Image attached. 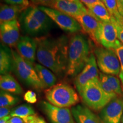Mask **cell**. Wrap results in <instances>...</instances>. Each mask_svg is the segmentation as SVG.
<instances>
[{"label":"cell","mask_w":123,"mask_h":123,"mask_svg":"<svg viewBox=\"0 0 123 123\" xmlns=\"http://www.w3.org/2000/svg\"><path fill=\"white\" fill-rule=\"evenodd\" d=\"M35 39L38 62L57 75L66 73L70 43L68 38L65 35L58 37L42 36Z\"/></svg>","instance_id":"cell-1"},{"label":"cell","mask_w":123,"mask_h":123,"mask_svg":"<svg viewBox=\"0 0 123 123\" xmlns=\"http://www.w3.org/2000/svg\"><path fill=\"white\" fill-rule=\"evenodd\" d=\"M19 22L25 33L34 37L45 34L53 26V21L36 5L29 6L21 13Z\"/></svg>","instance_id":"cell-2"},{"label":"cell","mask_w":123,"mask_h":123,"mask_svg":"<svg viewBox=\"0 0 123 123\" xmlns=\"http://www.w3.org/2000/svg\"><path fill=\"white\" fill-rule=\"evenodd\" d=\"M88 41L82 34L74 35L70 40L66 75L76 76L83 70L91 55Z\"/></svg>","instance_id":"cell-3"},{"label":"cell","mask_w":123,"mask_h":123,"mask_svg":"<svg viewBox=\"0 0 123 123\" xmlns=\"http://www.w3.org/2000/svg\"><path fill=\"white\" fill-rule=\"evenodd\" d=\"M13 55V71L22 82L35 90H44L35 70L34 64L24 59L17 51L12 50Z\"/></svg>","instance_id":"cell-4"},{"label":"cell","mask_w":123,"mask_h":123,"mask_svg":"<svg viewBox=\"0 0 123 123\" xmlns=\"http://www.w3.org/2000/svg\"><path fill=\"white\" fill-rule=\"evenodd\" d=\"M79 94L86 105L96 111L102 110L112 99L116 98L108 94L102 88L99 78L89 81Z\"/></svg>","instance_id":"cell-5"},{"label":"cell","mask_w":123,"mask_h":123,"mask_svg":"<svg viewBox=\"0 0 123 123\" xmlns=\"http://www.w3.org/2000/svg\"><path fill=\"white\" fill-rule=\"evenodd\" d=\"M46 100L53 105L61 108L73 107L78 104L80 98L71 86L65 83L55 84L44 91Z\"/></svg>","instance_id":"cell-6"},{"label":"cell","mask_w":123,"mask_h":123,"mask_svg":"<svg viewBox=\"0 0 123 123\" xmlns=\"http://www.w3.org/2000/svg\"><path fill=\"white\" fill-rule=\"evenodd\" d=\"M97 64L102 73L119 75L120 63L117 55L113 49L97 47L94 50Z\"/></svg>","instance_id":"cell-7"},{"label":"cell","mask_w":123,"mask_h":123,"mask_svg":"<svg viewBox=\"0 0 123 123\" xmlns=\"http://www.w3.org/2000/svg\"><path fill=\"white\" fill-rule=\"evenodd\" d=\"M38 7L64 31L75 33L81 30L80 25L74 18L56 9L45 6Z\"/></svg>","instance_id":"cell-8"},{"label":"cell","mask_w":123,"mask_h":123,"mask_svg":"<svg viewBox=\"0 0 123 123\" xmlns=\"http://www.w3.org/2000/svg\"><path fill=\"white\" fill-rule=\"evenodd\" d=\"M99 78L96 57L91 53L84 67L75 78L74 81L75 87L80 93L89 81Z\"/></svg>","instance_id":"cell-9"},{"label":"cell","mask_w":123,"mask_h":123,"mask_svg":"<svg viewBox=\"0 0 123 123\" xmlns=\"http://www.w3.org/2000/svg\"><path fill=\"white\" fill-rule=\"evenodd\" d=\"M41 106L51 123H75L71 111L68 108L55 106L47 101H42Z\"/></svg>","instance_id":"cell-10"},{"label":"cell","mask_w":123,"mask_h":123,"mask_svg":"<svg viewBox=\"0 0 123 123\" xmlns=\"http://www.w3.org/2000/svg\"><path fill=\"white\" fill-rule=\"evenodd\" d=\"M123 115V98L117 96L101 110L100 117L104 123H121Z\"/></svg>","instance_id":"cell-11"},{"label":"cell","mask_w":123,"mask_h":123,"mask_svg":"<svg viewBox=\"0 0 123 123\" xmlns=\"http://www.w3.org/2000/svg\"><path fill=\"white\" fill-rule=\"evenodd\" d=\"M117 38V30L111 21L101 23L98 34V43L105 48L114 50L121 44Z\"/></svg>","instance_id":"cell-12"},{"label":"cell","mask_w":123,"mask_h":123,"mask_svg":"<svg viewBox=\"0 0 123 123\" xmlns=\"http://www.w3.org/2000/svg\"><path fill=\"white\" fill-rule=\"evenodd\" d=\"M20 27L17 19L1 24L0 37L3 44L10 47L16 46L20 39Z\"/></svg>","instance_id":"cell-13"},{"label":"cell","mask_w":123,"mask_h":123,"mask_svg":"<svg viewBox=\"0 0 123 123\" xmlns=\"http://www.w3.org/2000/svg\"><path fill=\"white\" fill-rule=\"evenodd\" d=\"M80 25L81 30L87 34L94 42L95 43H98V34L101 26V22L98 21L96 18L87 11L74 18Z\"/></svg>","instance_id":"cell-14"},{"label":"cell","mask_w":123,"mask_h":123,"mask_svg":"<svg viewBox=\"0 0 123 123\" xmlns=\"http://www.w3.org/2000/svg\"><path fill=\"white\" fill-rule=\"evenodd\" d=\"M16 49L24 59L34 64L37 51L36 39L29 36L22 37L16 44Z\"/></svg>","instance_id":"cell-15"},{"label":"cell","mask_w":123,"mask_h":123,"mask_svg":"<svg viewBox=\"0 0 123 123\" xmlns=\"http://www.w3.org/2000/svg\"><path fill=\"white\" fill-rule=\"evenodd\" d=\"M50 8H53L75 18L88 11L81 2H72L66 0H56Z\"/></svg>","instance_id":"cell-16"},{"label":"cell","mask_w":123,"mask_h":123,"mask_svg":"<svg viewBox=\"0 0 123 123\" xmlns=\"http://www.w3.org/2000/svg\"><path fill=\"white\" fill-rule=\"evenodd\" d=\"M71 111L76 123H101L99 117L85 105H76Z\"/></svg>","instance_id":"cell-17"},{"label":"cell","mask_w":123,"mask_h":123,"mask_svg":"<svg viewBox=\"0 0 123 123\" xmlns=\"http://www.w3.org/2000/svg\"><path fill=\"white\" fill-rule=\"evenodd\" d=\"M26 8L21 6L1 4L0 8L1 24L16 19Z\"/></svg>","instance_id":"cell-18"},{"label":"cell","mask_w":123,"mask_h":123,"mask_svg":"<svg viewBox=\"0 0 123 123\" xmlns=\"http://www.w3.org/2000/svg\"><path fill=\"white\" fill-rule=\"evenodd\" d=\"M0 88L1 90L14 95H21L23 93V89L19 83L9 74L1 75Z\"/></svg>","instance_id":"cell-19"},{"label":"cell","mask_w":123,"mask_h":123,"mask_svg":"<svg viewBox=\"0 0 123 123\" xmlns=\"http://www.w3.org/2000/svg\"><path fill=\"white\" fill-rule=\"evenodd\" d=\"M13 55L12 50L7 46L1 43L0 49V73L1 75L8 74L13 70Z\"/></svg>","instance_id":"cell-20"},{"label":"cell","mask_w":123,"mask_h":123,"mask_svg":"<svg viewBox=\"0 0 123 123\" xmlns=\"http://www.w3.org/2000/svg\"><path fill=\"white\" fill-rule=\"evenodd\" d=\"M34 67L44 89H48L56 84L57 79L51 71L41 64H35Z\"/></svg>","instance_id":"cell-21"},{"label":"cell","mask_w":123,"mask_h":123,"mask_svg":"<svg viewBox=\"0 0 123 123\" xmlns=\"http://www.w3.org/2000/svg\"><path fill=\"white\" fill-rule=\"evenodd\" d=\"M87 8L100 22H107L111 21V15L103 2L88 6Z\"/></svg>","instance_id":"cell-22"},{"label":"cell","mask_w":123,"mask_h":123,"mask_svg":"<svg viewBox=\"0 0 123 123\" xmlns=\"http://www.w3.org/2000/svg\"><path fill=\"white\" fill-rule=\"evenodd\" d=\"M35 114L33 108L29 104H25L14 108L12 110L10 115L11 117H19L24 119Z\"/></svg>","instance_id":"cell-23"},{"label":"cell","mask_w":123,"mask_h":123,"mask_svg":"<svg viewBox=\"0 0 123 123\" xmlns=\"http://www.w3.org/2000/svg\"><path fill=\"white\" fill-rule=\"evenodd\" d=\"M19 98L9 92L1 90L0 93V107H10L18 103Z\"/></svg>","instance_id":"cell-24"},{"label":"cell","mask_w":123,"mask_h":123,"mask_svg":"<svg viewBox=\"0 0 123 123\" xmlns=\"http://www.w3.org/2000/svg\"><path fill=\"white\" fill-rule=\"evenodd\" d=\"M102 75L107 81V84H108L112 91L114 92L115 94L117 96H120L123 91L120 80L116 76H115V75L105 74L104 73H102Z\"/></svg>","instance_id":"cell-25"},{"label":"cell","mask_w":123,"mask_h":123,"mask_svg":"<svg viewBox=\"0 0 123 123\" xmlns=\"http://www.w3.org/2000/svg\"><path fill=\"white\" fill-rule=\"evenodd\" d=\"M106 8L111 15V17L115 18L117 21H123L122 17L118 10L117 0H102Z\"/></svg>","instance_id":"cell-26"},{"label":"cell","mask_w":123,"mask_h":123,"mask_svg":"<svg viewBox=\"0 0 123 123\" xmlns=\"http://www.w3.org/2000/svg\"><path fill=\"white\" fill-rule=\"evenodd\" d=\"M114 51L117 55L120 63V71L119 74V78L121 81L122 88L123 89V44L121 43L117 47L114 49Z\"/></svg>","instance_id":"cell-27"},{"label":"cell","mask_w":123,"mask_h":123,"mask_svg":"<svg viewBox=\"0 0 123 123\" xmlns=\"http://www.w3.org/2000/svg\"><path fill=\"white\" fill-rule=\"evenodd\" d=\"M111 21L114 24L116 27L117 32L118 39L123 44V21H117L112 17H111Z\"/></svg>","instance_id":"cell-28"},{"label":"cell","mask_w":123,"mask_h":123,"mask_svg":"<svg viewBox=\"0 0 123 123\" xmlns=\"http://www.w3.org/2000/svg\"><path fill=\"white\" fill-rule=\"evenodd\" d=\"M24 99L26 102L30 104H34L37 101V94L33 91L29 90L24 94Z\"/></svg>","instance_id":"cell-29"},{"label":"cell","mask_w":123,"mask_h":123,"mask_svg":"<svg viewBox=\"0 0 123 123\" xmlns=\"http://www.w3.org/2000/svg\"><path fill=\"white\" fill-rule=\"evenodd\" d=\"M56 0H31L34 5L51 7Z\"/></svg>","instance_id":"cell-30"},{"label":"cell","mask_w":123,"mask_h":123,"mask_svg":"<svg viewBox=\"0 0 123 123\" xmlns=\"http://www.w3.org/2000/svg\"><path fill=\"white\" fill-rule=\"evenodd\" d=\"M7 4L27 7L30 6L29 0H4Z\"/></svg>","instance_id":"cell-31"},{"label":"cell","mask_w":123,"mask_h":123,"mask_svg":"<svg viewBox=\"0 0 123 123\" xmlns=\"http://www.w3.org/2000/svg\"><path fill=\"white\" fill-rule=\"evenodd\" d=\"M11 110L10 107H1L0 108V119L5 117L9 115H10Z\"/></svg>","instance_id":"cell-32"},{"label":"cell","mask_w":123,"mask_h":123,"mask_svg":"<svg viewBox=\"0 0 123 123\" xmlns=\"http://www.w3.org/2000/svg\"><path fill=\"white\" fill-rule=\"evenodd\" d=\"M37 118L38 116L36 114H35L27 117L25 119H24V120L25 123H38Z\"/></svg>","instance_id":"cell-33"},{"label":"cell","mask_w":123,"mask_h":123,"mask_svg":"<svg viewBox=\"0 0 123 123\" xmlns=\"http://www.w3.org/2000/svg\"><path fill=\"white\" fill-rule=\"evenodd\" d=\"M80 1L83 4L85 5L86 7L91 5L96 4V3L103 2L102 0H80Z\"/></svg>","instance_id":"cell-34"},{"label":"cell","mask_w":123,"mask_h":123,"mask_svg":"<svg viewBox=\"0 0 123 123\" xmlns=\"http://www.w3.org/2000/svg\"><path fill=\"white\" fill-rule=\"evenodd\" d=\"M10 123H25L24 119L19 117H12L9 120Z\"/></svg>","instance_id":"cell-35"},{"label":"cell","mask_w":123,"mask_h":123,"mask_svg":"<svg viewBox=\"0 0 123 123\" xmlns=\"http://www.w3.org/2000/svg\"><path fill=\"white\" fill-rule=\"evenodd\" d=\"M11 118V116L9 115V116H7L5 117L2 118V119H0V123H7L9 120Z\"/></svg>","instance_id":"cell-36"},{"label":"cell","mask_w":123,"mask_h":123,"mask_svg":"<svg viewBox=\"0 0 123 123\" xmlns=\"http://www.w3.org/2000/svg\"><path fill=\"white\" fill-rule=\"evenodd\" d=\"M117 7L119 13L120 14L121 16L122 17L123 19V6L121 5L120 4H117Z\"/></svg>","instance_id":"cell-37"},{"label":"cell","mask_w":123,"mask_h":123,"mask_svg":"<svg viewBox=\"0 0 123 123\" xmlns=\"http://www.w3.org/2000/svg\"><path fill=\"white\" fill-rule=\"evenodd\" d=\"M37 123H46V121L44 120L43 118H42V117H39V116H38V118H37Z\"/></svg>","instance_id":"cell-38"},{"label":"cell","mask_w":123,"mask_h":123,"mask_svg":"<svg viewBox=\"0 0 123 123\" xmlns=\"http://www.w3.org/2000/svg\"><path fill=\"white\" fill-rule=\"evenodd\" d=\"M117 3L121 4V5L123 6V0H117Z\"/></svg>","instance_id":"cell-39"},{"label":"cell","mask_w":123,"mask_h":123,"mask_svg":"<svg viewBox=\"0 0 123 123\" xmlns=\"http://www.w3.org/2000/svg\"><path fill=\"white\" fill-rule=\"evenodd\" d=\"M66 1H72V2H81L80 0H66Z\"/></svg>","instance_id":"cell-40"},{"label":"cell","mask_w":123,"mask_h":123,"mask_svg":"<svg viewBox=\"0 0 123 123\" xmlns=\"http://www.w3.org/2000/svg\"><path fill=\"white\" fill-rule=\"evenodd\" d=\"M121 123H123V117H122V119H121Z\"/></svg>","instance_id":"cell-41"},{"label":"cell","mask_w":123,"mask_h":123,"mask_svg":"<svg viewBox=\"0 0 123 123\" xmlns=\"http://www.w3.org/2000/svg\"><path fill=\"white\" fill-rule=\"evenodd\" d=\"M7 123H9V121H8V122H7Z\"/></svg>","instance_id":"cell-42"}]
</instances>
